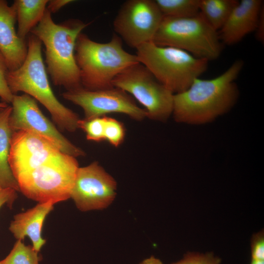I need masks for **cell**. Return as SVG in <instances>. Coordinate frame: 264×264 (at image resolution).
<instances>
[{
  "mask_svg": "<svg viewBox=\"0 0 264 264\" xmlns=\"http://www.w3.org/2000/svg\"><path fill=\"white\" fill-rule=\"evenodd\" d=\"M16 8L6 0H0V51L9 71L20 67L27 54V42L19 38L15 29Z\"/></svg>",
  "mask_w": 264,
  "mask_h": 264,
  "instance_id": "cell-14",
  "label": "cell"
},
{
  "mask_svg": "<svg viewBox=\"0 0 264 264\" xmlns=\"http://www.w3.org/2000/svg\"><path fill=\"white\" fill-rule=\"evenodd\" d=\"M105 116L79 120L78 128L85 132L88 140L94 142L104 141Z\"/></svg>",
  "mask_w": 264,
  "mask_h": 264,
  "instance_id": "cell-22",
  "label": "cell"
},
{
  "mask_svg": "<svg viewBox=\"0 0 264 264\" xmlns=\"http://www.w3.org/2000/svg\"><path fill=\"white\" fill-rule=\"evenodd\" d=\"M136 49L139 62L174 94L187 89L208 67L206 60L177 48L157 45L152 41Z\"/></svg>",
  "mask_w": 264,
  "mask_h": 264,
  "instance_id": "cell-5",
  "label": "cell"
},
{
  "mask_svg": "<svg viewBox=\"0 0 264 264\" xmlns=\"http://www.w3.org/2000/svg\"><path fill=\"white\" fill-rule=\"evenodd\" d=\"M250 264H264V260H251Z\"/></svg>",
  "mask_w": 264,
  "mask_h": 264,
  "instance_id": "cell-31",
  "label": "cell"
},
{
  "mask_svg": "<svg viewBox=\"0 0 264 264\" xmlns=\"http://www.w3.org/2000/svg\"><path fill=\"white\" fill-rule=\"evenodd\" d=\"M16 192L11 188H0V208L6 204L11 207L16 198Z\"/></svg>",
  "mask_w": 264,
  "mask_h": 264,
  "instance_id": "cell-27",
  "label": "cell"
},
{
  "mask_svg": "<svg viewBox=\"0 0 264 264\" xmlns=\"http://www.w3.org/2000/svg\"><path fill=\"white\" fill-rule=\"evenodd\" d=\"M139 264H163V263L159 259L151 256L143 260Z\"/></svg>",
  "mask_w": 264,
  "mask_h": 264,
  "instance_id": "cell-30",
  "label": "cell"
},
{
  "mask_svg": "<svg viewBox=\"0 0 264 264\" xmlns=\"http://www.w3.org/2000/svg\"><path fill=\"white\" fill-rule=\"evenodd\" d=\"M9 69L5 59L0 51V98L7 104L11 103L14 95L11 92L6 81Z\"/></svg>",
  "mask_w": 264,
  "mask_h": 264,
  "instance_id": "cell-25",
  "label": "cell"
},
{
  "mask_svg": "<svg viewBox=\"0 0 264 264\" xmlns=\"http://www.w3.org/2000/svg\"><path fill=\"white\" fill-rule=\"evenodd\" d=\"M8 104L4 102H0V110H2L8 106Z\"/></svg>",
  "mask_w": 264,
  "mask_h": 264,
  "instance_id": "cell-32",
  "label": "cell"
},
{
  "mask_svg": "<svg viewBox=\"0 0 264 264\" xmlns=\"http://www.w3.org/2000/svg\"><path fill=\"white\" fill-rule=\"evenodd\" d=\"M63 154L44 138L25 131H17L12 134L8 163L16 178Z\"/></svg>",
  "mask_w": 264,
  "mask_h": 264,
  "instance_id": "cell-13",
  "label": "cell"
},
{
  "mask_svg": "<svg viewBox=\"0 0 264 264\" xmlns=\"http://www.w3.org/2000/svg\"><path fill=\"white\" fill-rule=\"evenodd\" d=\"M62 96L80 107L86 119L112 113L124 114L138 121L146 117V110L139 108L128 93L114 87L97 90L81 87L66 90Z\"/></svg>",
  "mask_w": 264,
  "mask_h": 264,
  "instance_id": "cell-11",
  "label": "cell"
},
{
  "mask_svg": "<svg viewBox=\"0 0 264 264\" xmlns=\"http://www.w3.org/2000/svg\"><path fill=\"white\" fill-rule=\"evenodd\" d=\"M152 42L183 50L208 62L218 59L222 49L218 31L200 13L186 18L163 17Z\"/></svg>",
  "mask_w": 264,
  "mask_h": 264,
  "instance_id": "cell-6",
  "label": "cell"
},
{
  "mask_svg": "<svg viewBox=\"0 0 264 264\" xmlns=\"http://www.w3.org/2000/svg\"><path fill=\"white\" fill-rule=\"evenodd\" d=\"M32 246L17 240L9 254L1 264H39L41 257Z\"/></svg>",
  "mask_w": 264,
  "mask_h": 264,
  "instance_id": "cell-21",
  "label": "cell"
},
{
  "mask_svg": "<svg viewBox=\"0 0 264 264\" xmlns=\"http://www.w3.org/2000/svg\"><path fill=\"white\" fill-rule=\"evenodd\" d=\"M75 58L81 85L88 90L113 87L112 81L118 74L139 63L136 55L124 49L117 34H113L109 42L101 43L81 32L76 42Z\"/></svg>",
  "mask_w": 264,
  "mask_h": 264,
  "instance_id": "cell-4",
  "label": "cell"
},
{
  "mask_svg": "<svg viewBox=\"0 0 264 264\" xmlns=\"http://www.w3.org/2000/svg\"><path fill=\"white\" fill-rule=\"evenodd\" d=\"M54 205L52 202L39 203L25 212L16 214L10 224L9 230L17 240L28 237L33 248L38 252L46 242L42 236L43 223Z\"/></svg>",
  "mask_w": 264,
  "mask_h": 264,
  "instance_id": "cell-16",
  "label": "cell"
},
{
  "mask_svg": "<svg viewBox=\"0 0 264 264\" xmlns=\"http://www.w3.org/2000/svg\"><path fill=\"white\" fill-rule=\"evenodd\" d=\"M220 258L212 252H188L179 261L170 264H221Z\"/></svg>",
  "mask_w": 264,
  "mask_h": 264,
  "instance_id": "cell-24",
  "label": "cell"
},
{
  "mask_svg": "<svg viewBox=\"0 0 264 264\" xmlns=\"http://www.w3.org/2000/svg\"><path fill=\"white\" fill-rule=\"evenodd\" d=\"M125 134V128L122 123L114 118L105 116L104 140L118 147L123 142Z\"/></svg>",
  "mask_w": 264,
  "mask_h": 264,
  "instance_id": "cell-23",
  "label": "cell"
},
{
  "mask_svg": "<svg viewBox=\"0 0 264 264\" xmlns=\"http://www.w3.org/2000/svg\"><path fill=\"white\" fill-rule=\"evenodd\" d=\"M263 5L262 0L239 1L218 32L221 43L234 44L255 31Z\"/></svg>",
  "mask_w": 264,
  "mask_h": 264,
  "instance_id": "cell-15",
  "label": "cell"
},
{
  "mask_svg": "<svg viewBox=\"0 0 264 264\" xmlns=\"http://www.w3.org/2000/svg\"><path fill=\"white\" fill-rule=\"evenodd\" d=\"M48 0H16L13 2L17 13L18 36L26 40L27 35L42 20Z\"/></svg>",
  "mask_w": 264,
  "mask_h": 264,
  "instance_id": "cell-18",
  "label": "cell"
},
{
  "mask_svg": "<svg viewBox=\"0 0 264 264\" xmlns=\"http://www.w3.org/2000/svg\"><path fill=\"white\" fill-rule=\"evenodd\" d=\"M116 189L113 177L94 161L79 167L70 198L81 211L102 210L112 202Z\"/></svg>",
  "mask_w": 264,
  "mask_h": 264,
  "instance_id": "cell-12",
  "label": "cell"
},
{
  "mask_svg": "<svg viewBox=\"0 0 264 264\" xmlns=\"http://www.w3.org/2000/svg\"><path fill=\"white\" fill-rule=\"evenodd\" d=\"M9 124L12 132L25 131L56 146L62 153L75 157L85 152L65 137L40 109L36 100L27 94L14 95Z\"/></svg>",
  "mask_w": 264,
  "mask_h": 264,
  "instance_id": "cell-9",
  "label": "cell"
},
{
  "mask_svg": "<svg viewBox=\"0 0 264 264\" xmlns=\"http://www.w3.org/2000/svg\"><path fill=\"white\" fill-rule=\"evenodd\" d=\"M163 17L186 18L199 13L200 0H155Z\"/></svg>",
  "mask_w": 264,
  "mask_h": 264,
  "instance_id": "cell-20",
  "label": "cell"
},
{
  "mask_svg": "<svg viewBox=\"0 0 264 264\" xmlns=\"http://www.w3.org/2000/svg\"><path fill=\"white\" fill-rule=\"evenodd\" d=\"M163 18L155 0H128L120 7L113 26L122 40L136 49L153 41Z\"/></svg>",
  "mask_w": 264,
  "mask_h": 264,
  "instance_id": "cell-10",
  "label": "cell"
},
{
  "mask_svg": "<svg viewBox=\"0 0 264 264\" xmlns=\"http://www.w3.org/2000/svg\"><path fill=\"white\" fill-rule=\"evenodd\" d=\"M0 264H1L0 262Z\"/></svg>",
  "mask_w": 264,
  "mask_h": 264,
  "instance_id": "cell-33",
  "label": "cell"
},
{
  "mask_svg": "<svg viewBox=\"0 0 264 264\" xmlns=\"http://www.w3.org/2000/svg\"><path fill=\"white\" fill-rule=\"evenodd\" d=\"M11 106L0 110V188L20 191L18 182L10 168L8 156L12 134L9 119Z\"/></svg>",
  "mask_w": 264,
  "mask_h": 264,
  "instance_id": "cell-17",
  "label": "cell"
},
{
  "mask_svg": "<svg viewBox=\"0 0 264 264\" xmlns=\"http://www.w3.org/2000/svg\"><path fill=\"white\" fill-rule=\"evenodd\" d=\"M238 2L237 0H200L199 13L218 31Z\"/></svg>",
  "mask_w": 264,
  "mask_h": 264,
  "instance_id": "cell-19",
  "label": "cell"
},
{
  "mask_svg": "<svg viewBox=\"0 0 264 264\" xmlns=\"http://www.w3.org/2000/svg\"><path fill=\"white\" fill-rule=\"evenodd\" d=\"M243 66L242 60H236L218 76L211 79L198 78L187 89L174 94L172 115L175 121L204 124L228 112L239 97L235 81Z\"/></svg>",
  "mask_w": 264,
  "mask_h": 264,
  "instance_id": "cell-1",
  "label": "cell"
},
{
  "mask_svg": "<svg viewBox=\"0 0 264 264\" xmlns=\"http://www.w3.org/2000/svg\"><path fill=\"white\" fill-rule=\"evenodd\" d=\"M263 6L255 30L256 38L261 43L264 41V10Z\"/></svg>",
  "mask_w": 264,
  "mask_h": 264,
  "instance_id": "cell-29",
  "label": "cell"
},
{
  "mask_svg": "<svg viewBox=\"0 0 264 264\" xmlns=\"http://www.w3.org/2000/svg\"><path fill=\"white\" fill-rule=\"evenodd\" d=\"M26 57L18 69L9 71L8 87L13 95L23 92L41 103L62 130L74 132L78 128L79 115L56 98L50 85L42 53V43L34 35L28 37Z\"/></svg>",
  "mask_w": 264,
  "mask_h": 264,
  "instance_id": "cell-3",
  "label": "cell"
},
{
  "mask_svg": "<svg viewBox=\"0 0 264 264\" xmlns=\"http://www.w3.org/2000/svg\"><path fill=\"white\" fill-rule=\"evenodd\" d=\"M90 23L71 19L57 24L46 9L41 21L31 30L30 33L44 45L46 69L54 85L66 90L82 87L75 47L78 35Z\"/></svg>",
  "mask_w": 264,
  "mask_h": 264,
  "instance_id": "cell-2",
  "label": "cell"
},
{
  "mask_svg": "<svg viewBox=\"0 0 264 264\" xmlns=\"http://www.w3.org/2000/svg\"><path fill=\"white\" fill-rule=\"evenodd\" d=\"M74 1L72 0H48L46 9L52 13H55L62 7Z\"/></svg>",
  "mask_w": 264,
  "mask_h": 264,
  "instance_id": "cell-28",
  "label": "cell"
},
{
  "mask_svg": "<svg viewBox=\"0 0 264 264\" xmlns=\"http://www.w3.org/2000/svg\"><path fill=\"white\" fill-rule=\"evenodd\" d=\"M79 167L76 157L63 154L16 179L20 191L27 198L55 204L70 198Z\"/></svg>",
  "mask_w": 264,
  "mask_h": 264,
  "instance_id": "cell-7",
  "label": "cell"
},
{
  "mask_svg": "<svg viewBox=\"0 0 264 264\" xmlns=\"http://www.w3.org/2000/svg\"><path fill=\"white\" fill-rule=\"evenodd\" d=\"M112 84L131 94L142 105L146 117L164 122L172 115L174 94L142 64L126 68L113 79Z\"/></svg>",
  "mask_w": 264,
  "mask_h": 264,
  "instance_id": "cell-8",
  "label": "cell"
},
{
  "mask_svg": "<svg viewBox=\"0 0 264 264\" xmlns=\"http://www.w3.org/2000/svg\"><path fill=\"white\" fill-rule=\"evenodd\" d=\"M251 260H264V234L261 231L255 234L251 241Z\"/></svg>",
  "mask_w": 264,
  "mask_h": 264,
  "instance_id": "cell-26",
  "label": "cell"
}]
</instances>
